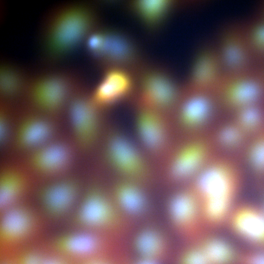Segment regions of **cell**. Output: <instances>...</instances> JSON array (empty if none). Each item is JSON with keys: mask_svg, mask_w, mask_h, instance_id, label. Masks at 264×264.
Wrapping results in <instances>:
<instances>
[{"mask_svg": "<svg viewBox=\"0 0 264 264\" xmlns=\"http://www.w3.org/2000/svg\"><path fill=\"white\" fill-rule=\"evenodd\" d=\"M242 172L228 159H213L191 182L207 229L225 226L236 205L242 186Z\"/></svg>", "mask_w": 264, "mask_h": 264, "instance_id": "cell-1", "label": "cell"}, {"mask_svg": "<svg viewBox=\"0 0 264 264\" xmlns=\"http://www.w3.org/2000/svg\"><path fill=\"white\" fill-rule=\"evenodd\" d=\"M95 11L87 4L74 2L54 9L43 25L42 43L45 56L56 60L72 50L97 28Z\"/></svg>", "mask_w": 264, "mask_h": 264, "instance_id": "cell-2", "label": "cell"}, {"mask_svg": "<svg viewBox=\"0 0 264 264\" xmlns=\"http://www.w3.org/2000/svg\"><path fill=\"white\" fill-rule=\"evenodd\" d=\"M73 222L79 229L125 239L132 222L117 206L110 192L92 185L82 195L73 211Z\"/></svg>", "mask_w": 264, "mask_h": 264, "instance_id": "cell-3", "label": "cell"}, {"mask_svg": "<svg viewBox=\"0 0 264 264\" xmlns=\"http://www.w3.org/2000/svg\"><path fill=\"white\" fill-rule=\"evenodd\" d=\"M86 41L88 52L104 70L120 68L135 73L144 63L135 43L119 30L97 28Z\"/></svg>", "mask_w": 264, "mask_h": 264, "instance_id": "cell-4", "label": "cell"}, {"mask_svg": "<svg viewBox=\"0 0 264 264\" xmlns=\"http://www.w3.org/2000/svg\"><path fill=\"white\" fill-rule=\"evenodd\" d=\"M136 80V107L166 113L178 106L182 92L166 69L144 63L134 73Z\"/></svg>", "mask_w": 264, "mask_h": 264, "instance_id": "cell-5", "label": "cell"}, {"mask_svg": "<svg viewBox=\"0 0 264 264\" xmlns=\"http://www.w3.org/2000/svg\"><path fill=\"white\" fill-rule=\"evenodd\" d=\"M124 239L79 229L61 234L53 239L55 254L77 262L95 256L126 253Z\"/></svg>", "mask_w": 264, "mask_h": 264, "instance_id": "cell-6", "label": "cell"}, {"mask_svg": "<svg viewBox=\"0 0 264 264\" xmlns=\"http://www.w3.org/2000/svg\"><path fill=\"white\" fill-rule=\"evenodd\" d=\"M166 212L173 230L185 243L196 242L209 232L196 197L189 186L169 197Z\"/></svg>", "mask_w": 264, "mask_h": 264, "instance_id": "cell-7", "label": "cell"}, {"mask_svg": "<svg viewBox=\"0 0 264 264\" xmlns=\"http://www.w3.org/2000/svg\"><path fill=\"white\" fill-rule=\"evenodd\" d=\"M264 94V80L251 71L223 73L213 95L216 104L233 113L259 104Z\"/></svg>", "mask_w": 264, "mask_h": 264, "instance_id": "cell-8", "label": "cell"}, {"mask_svg": "<svg viewBox=\"0 0 264 264\" xmlns=\"http://www.w3.org/2000/svg\"><path fill=\"white\" fill-rule=\"evenodd\" d=\"M215 143L200 136L183 144L175 152L168 163L166 176L172 183L191 182L213 160Z\"/></svg>", "mask_w": 264, "mask_h": 264, "instance_id": "cell-9", "label": "cell"}, {"mask_svg": "<svg viewBox=\"0 0 264 264\" xmlns=\"http://www.w3.org/2000/svg\"><path fill=\"white\" fill-rule=\"evenodd\" d=\"M107 161L120 178L145 184L151 178L150 168L143 155L131 139L120 132L108 137L105 148Z\"/></svg>", "mask_w": 264, "mask_h": 264, "instance_id": "cell-10", "label": "cell"}, {"mask_svg": "<svg viewBox=\"0 0 264 264\" xmlns=\"http://www.w3.org/2000/svg\"><path fill=\"white\" fill-rule=\"evenodd\" d=\"M224 73L250 71L254 59L246 37L244 25L230 23L221 30L215 48Z\"/></svg>", "mask_w": 264, "mask_h": 264, "instance_id": "cell-11", "label": "cell"}, {"mask_svg": "<svg viewBox=\"0 0 264 264\" xmlns=\"http://www.w3.org/2000/svg\"><path fill=\"white\" fill-rule=\"evenodd\" d=\"M72 77L62 72L46 73L36 76L28 85L31 102L44 112L59 111L67 100Z\"/></svg>", "mask_w": 264, "mask_h": 264, "instance_id": "cell-12", "label": "cell"}, {"mask_svg": "<svg viewBox=\"0 0 264 264\" xmlns=\"http://www.w3.org/2000/svg\"><path fill=\"white\" fill-rule=\"evenodd\" d=\"M37 226V215L27 205L21 203L1 211L0 246L2 252L21 245L33 234Z\"/></svg>", "mask_w": 264, "mask_h": 264, "instance_id": "cell-13", "label": "cell"}, {"mask_svg": "<svg viewBox=\"0 0 264 264\" xmlns=\"http://www.w3.org/2000/svg\"><path fill=\"white\" fill-rule=\"evenodd\" d=\"M80 191L75 179H62L42 186L38 191L37 199L45 215L57 220L75 209L81 196Z\"/></svg>", "mask_w": 264, "mask_h": 264, "instance_id": "cell-14", "label": "cell"}, {"mask_svg": "<svg viewBox=\"0 0 264 264\" xmlns=\"http://www.w3.org/2000/svg\"><path fill=\"white\" fill-rule=\"evenodd\" d=\"M225 226L250 248L264 249V212L260 204L238 202Z\"/></svg>", "mask_w": 264, "mask_h": 264, "instance_id": "cell-15", "label": "cell"}, {"mask_svg": "<svg viewBox=\"0 0 264 264\" xmlns=\"http://www.w3.org/2000/svg\"><path fill=\"white\" fill-rule=\"evenodd\" d=\"M136 88L133 72L120 68H109L104 70L90 98L100 110L127 99L135 91Z\"/></svg>", "mask_w": 264, "mask_h": 264, "instance_id": "cell-16", "label": "cell"}, {"mask_svg": "<svg viewBox=\"0 0 264 264\" xmlns=\"http://www.w3.org/2000/svg\"><path fill=\"white\" fill-rule=\"evenodd\" d=\"M223 73L215 48L201 49L194 59L182 95H213Z\"/></svg>", "mask_w": 264, "mask_h": 264, "instance_id": "cell-17", "label": "cell"}, {"mask_svg": "<svg viewBox=\"0 0 264 264\" xmlns=\"http://www.w3.org/2000/svg\"><path fill=\"white\" fill-rule=\"evenodd\" d=\"M90 97L81 94L74 96L68 106L69 117L74 136L83 149L95 143L99 130L98 111Z\"/></svg>", "mask_w": 264, "mask_h": 264, "instance_id": "cell-18", "label": "cell"}, {"mask_svg": "<svg viewBox=\"0 0 264 264\" xmlns=\"http://www.w3.org/2000/svg\"><path fill=\"white\" fill-rule=\"evenodd\" d=\"M131 245L137 259L164 264L172 257L170 238L157 225L148 224L136 230L132 235Z\"/></svg>", "mask_w": 264, "mask_h": 264, "instance_id": "cell-19", "label": "cell"}, {"mask_svg": "<svg viewBox=\"0 0 264 264\" xmlns=\"http://www.w3.org/2000/svg\"><path fill=\"white\" fill-rule=\"evenodd\" d=\"M144 185L136 181L120 178L110 192L119 209L132 222L147 217L151 211V203Z\"/></svg>", "mask_w": 264, "mask_h": 264, "instance_id": "cell-20", "label": "cell"}, {"mask_svg": "<svg viewBox=\"0 0 264 264\" xmlns=\"http://www.w3.org/2000/svg\"><path fill=\"white\" fill-rule=\"evenodd\" d=\"M136 108L135 125L139 139L148 151L158 153L167 142L168 130L165 113L148 108Z\"/></svg>", "mask_w": 264, "mask_h": 264, "instance_id": "cell-21", "label": "cell"}, {"mask_svg": "<svg viewBox=\"0 0 264 264\" xmlns=\"http://www.w3.org/2000/svg\"><path fill=\"white\" fill-rule=\"evenodd\" d=\"M215 104L211 94L193 93L182 95L178 106L179 126L187 131L202 128L211 118Z\"/></svg>", "mask_w": 264, "mask_h": 264, "instance_id": "cell-22", "label": "cell"}, {"mask_svg": "<svg viewBox=\"0 0 264 264\" xmlns=\"http://www.w3.org/2000/svg\"><path fill=\"white\" fill-rule=\"evenodd\" d=\"M69 159V151L65 144L48 142L33 150L29 158V165L39 174L52 175L63 170Z\"/></svg>", "mask_w": 264, "mask_h": 264, "instance_id": "cell-23", "label": "cell"}, {"mask_svg": "<svg viewBox=\"0 0 264 264\" xmlns=\"http://www.w3.org/2000/svg\"><path fill=\"white\" fill-rule=\"evenodd\" d=\"M52 132V126L47 120L37 116H27L18 126L15 143L19 149L34 150L48 143Z\"/></svg>", "mask_w": 264, "mask_h": 264, "instance_id": "cell-24", "label": "cell"}, {"mask_svg": "<svg viewBox=\"0 0 264 264\" xmlns=\"http://www.w3.org/2000/svg\"><path fill=\"white\" fill-rule=\"evenodd\" d=\"M174 4L168 0H136L129 2L128 7L144 26L155 31L163 24Z\"/></svg>", "mask_w": 264, "mask_h": 264, "instance_id": "cell-25", "label": "cell"}, {"mask_svg": "<svg viewBox=\"0 0 264 264\" xmlns=\"http://www.w3.org/2000/svg\"><path fill=\"white\" fill-rule=\"evenodd\" d=\"M195 242L210 264H237L241 251L226 239L209 232Z\"/></svg>", "mask_w": 264, "mask_h": 264, "instance_id": "cell-26", "label": "cell"}, {"mask_svg": "<svg viewBox=\"0 0 264 264\" xmlns=\"http://www.w3.org/2000/svg\"><path fill=\"white\" fill-rule=\"evenodd\" d=\"M28 181L25 175L15 168L2 171L0 175V208L1 212L21 203Z\"/></svg>", "mask_w": 264, "mask_h": 264, "instance_id": "cell-27", "label": "cell"}, {"mask_svg": "<svg viewBox=\"0 0 264 264\" xmlns=\"http://www.w3.org/2000/svg\"><path fill=\"white\" fill-rule=\"evenodd\" d=\"M233 113L232 120L249 139L264 130V112L259 104L244 108Z\"/></svg>", "mask_w": 264, "mask_h": 264, "instance_id": "cell-28", "label": "cell"}, {"mask_svg": "<svg viewBox=\"0 0 264 264\" xmlns=\"http://www.w3.org/2000/svg\"><path fill=\"white\" fill-rule=\"evenodd\" d=\"M246 162L258 181L264 180V130L250 138L245 146Z\"/></svg>", "mask_w": 264, "mask_h": 264, "instance_id": "cell-29", "label": "cell"}, {"mask_svg": "<svg viewBox=\"0 0 264 264\" xmlns=\"http://www.w3.org/2000/svg\"><path fill=\"white\" fill-rule=\"evenodd\" d=\"M0 74V89L3 96L13 98L21 92L25 86V76L22 70L5 63L1 65Z\"/></svg>", "mask_w": 264, "mask_h": 264, "instance_id": "cell-30", "label": "cell"}, {"mask_svg": "<svg viewBox=\"0 0 264 264\" xmlns=\"http://www.w3.org/2000/svg\"><path fill=\"white\" fill-rule=\"evenodd\" d=\"M213 139L215 145L227 151H234L245 146L249 140L233 120L219 128Z\"/></svg>", "mask_w": 264, "mask_h": 264, "instance_id": "cell-31", "label": "cell"}, {"mask_svg": "<svg viewBox=\"0 0 264 264\" xmlns=\"http://www.w3.org/2000/svg\"><path fill=\"white\" fill-rule=\"evenodd\" d=\"M244 27L253 58L264 60V19L259 17Z\"/></svg>", "mask_w": 264, "mask_h": 264, "instance_id": "cell-32", "label": "cell"}, {"mask_svg": "<svg viewBox=\"0 0 264 264\" xmlns=\"http://www.w3.org/2000/svg\"><path fill=\"white\" fill-rule=\"evenodd\" d=\"M174 264H210L196 242L186 243L176 255Z\"/></svg>", "mask_w": 264, "mask_h": 264, "instance_id": "cell-33", "label": "cell"}, {"mask_svg": "<svg viewBox=\"0 0 264 264\" xmlns=\"http://www.w3.org/2000/svg\"><path fill=\"white\" fill-rule=\"evenodd\" d=\"M131 260L126 254H105L79 261L76 264H130Z\"/></svg>", "mask_w": 264, "mask_h": 264, "instance_id": "cell-34", "label": "cell"}, {"mask_svg": "<svg viewBox=\"0 0 264 264\" xmlns=\"http://www.w3.org/2000/svg\"><path fill=\"white\" fill-rule=\"evenodd\" d=\"M45 255L37 250H22L13 257L15 264H43Z\"/></svg>", "mask_w": 264, "mask_h": 264, "instance_id": "cell-35", "label": "cell"}, {"mask_svg": "<svg viewBox=\"0 0 264 264\" xmlns=\"http://www.w3.org/2000/svg\"><path fill=\"white\" fill-rule=\"evenodd\" d=\"M237 264H264V249L250 248L241 251Z\"/></svg>", "mask_w": 264, "mask_h": 264, "instance_id": "cell-36", "label": "cell"}, {"mask_svg": "<svg viewBox=\"0 0 264 264\" xmlns=\"http://www.w3.org/2000/svg\"><path fill=\"white\" fill-rule=\"evenodd\" d=\"M5 111L2 108L0 115V140L2 144L6 142L9 133V123Z\"/></svg>", "mask_w": 264, "mask_h": 264, "instance_id": "cell-37", "label": "cell"}, {"mask_svg": "<svg viewBox=\"0 0 264 264\" xmlns=\"http://www.w3.org/2000/svg\"><path fill=\"white\" fill-rule=\"evenodd\" d=\"M43 264H71L69 260L56 254L45 255Z\"/></svg>", "mask_w": 264, "mask_h": 264, "instance_id": "cell-38", "label": "cell"}, {"mask_svg": "<svg viewBox=\"0 0 264 264\" xmlns=\"http://www.w3.org/2000/svg\"><path fill=\"white\" fill-rule=\"evenodd\" d=\"M130 264H162L159 263L154 262L142 260L137 259L131 260Z\"/></svg>", "mask_w": 264, "mask_h": 264, "instance_id": "cell-39", "label": "cell"}, {"mask_svg": "<svg viewBox=\"0 0 264 264\" xmlns=\"http://www.w3.org/2000/svg\"><path fill=\"white\" fill-rule=\"evenodd\" d=\"M0 264H15L13 257H8L6 255L2 257Z\"/></svg>", "mask_w": 264, "mask_h": 264, "instance_id": "cell-40", "label": "cell"}, {"mask_svg": "<svg viewBox=\"0 0 264 264\" xmlns=\"http://www.w3.org/2000/svg\"><path fill=\"white\" fill-rule=\"evenodd\" d=\"M260 205L264 212V190L262 194V201Z\"/></svg>", "mask_w": 264, "mask_h": 264, "instance_id": "cell-41", "label": "cell"}, {"mask_svg": "<svg viewBox=\"0 0 264 264\" xmlns=\"http://www.w3.org/2000/svg\"><path fill=\"white\" fill-rule=\"evenodd\" d=\"M260 17L264 19V3L262 5L261 10H260Z\"/></svg>", "mask_w": 264, "mask_h": 264, "instance_id": "cell-42", "label": "cell"}, {"mask_svg": "<svg viewBox=\"0 0 264 264\" xmlns=\"http://www.w3.org/2000/svg\"><path fill=\"white\" fill-rule=\"evenodd\" d=\"M262 77L263 78L264 80V73L262 75Z\"/></svg>", "mask_w": 264, "mask_h": 264, "instance_id": "cell-43", "label": "cell"}]
</instances>
